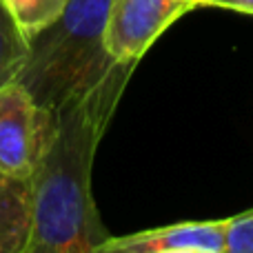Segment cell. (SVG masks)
Wrapping results in <instances>:
<instances>
[{
    "mask_svg": "<svg viewBox=\"0 0 253 253\" xmlns=\"http://www.w3.org/2000/svg\"><path fill=\"white\" fill-rule=\"evenodd\" d=\"M135 65L53 111V126L31 175L34 227L27 253H98L111 236L91 191L96 149Z\"/></svg>",
    "mask_w": 253,
    "mask_h": 253,
    "instance_id": "1",
    "label": "cell"
},
{
    "mask_svg": "<svg viewBox=\"0 0 253 253\" xmlns=\"http://www.w3.org/2000/svg\"><path fill=\"white\" fill-rule=\"evenodd\" d=\"M109 2L69 0L58 20L29 40V53L16 80L42 109H60L105 83L123 65L105 42Z\"/></svg>",
    "mask_w": 253,
    "mask_h": 253,
    "instance_id": "2",
    "label": "cell"
},
{
    "mask_svg": "<svg viewBox=\"0 0 253 253\" xmlns=\"http://www.w3.org/2000/svg\"><path fill=\"white\" fill-rule=\"evenodd\" d=\"M53 126V111L31 98L18 80L0 87V171L31 180Z\"/></svg>",
    "mask_w": 253,
    "mask_h": 253,
    "instance_id": "3",
    "label": "cell"
},
{
    "mask_svg": "<svg viewBox=\"0 0 253 253\" xmlns=\"http://www.w3.org/2000/svg\"><path fill=\"white\" fill-rule=\"evenodd\" d=\"M200 7V0H111L105 42L118 62H133L178 18Z\"/></svg>",
    "mask_w": 253,
    "mask_h": 253,
    "instance_id": "4",
    "label": "cell"
},
{
    "mask_svg": "<svg viewBox=\"0 0 253 253\" xmlns=\"http://www.w3.org/2000/svg\"><path fill=\"white\" fill-rule=\"evenodd\" d=\"M229 218L178 222L129 236H109L98 253H227Z\"/></svg>",
    "mask_w": 253,
    "mask_h": 253,
    "instance_id": "5",
    "label": "cell"
},
{
    "mask_svg": "<svg viewBox=\"0 0 253 253\" xmlns=\"http://www.w3.org/2000/svg\"><path fill=\"white\" fill-rule=\"evenodd\" d=\"M34 227L29 180L0 171V253H27Z\"/></svg>",
    "mask_w": 253,
    "mask_h": 253,
    "instance_id": "6",
    "label": "cell"
},
{
    "mask_svg": "<svg viewBox=\"0 0 253 253\" xmlns=\"http://www.w3.org/2000/svg\"><path fill=\"white\" fill-rule=\"evenodd\" d=\"M29 53V40L20 31L7 0H0V87L18 78Z\"/></svg>",
    "mask_w": 253,
    "mask_h": 253,
    "instance_id": "7",
    "label": "cell"
},
{
    "mask_svg": "<svg viewBox=\"0 0 253 253\" xmlns=\"http://www.w3.org/2000/svg\"><path fill=\"white\" fill-rule=\"evenodd\" d=\"M7 4L25 38L31 40L44 27L58 20V16L65 11L69 0H7Z\"/></svg>",
    "mask_w": 253,
    "mask_h": 253,
    "instance_id": "8",
    "label": "cell"
},
{
    "mask_svg": "<svg viewBox=\"0 0 253 253\" xmlns=\"http://www.w3.org/2000/svg\"><path fill=\"white\" fill-rule=\"evenodd\" d=\"M227 253H253V209L229 218Z\"/></svg>",
    "mask_w": 253,
    "mask_h": 253,
    "instance_id": "9",
    "label": "cell"
},
{
    "mask_svg": "<svg viewBox=\"0 0 253 253\" xmlns=\"http://www.w3.org/2000/svg\"><path fill=\"white\" fill-rule=\"evenodd\" d=\"M200 7L229 9V11L249 13V16H253V0H200Z\"/></svg>",
    "mask_w": 253,
    "mask_h": 253,
    "instance_id": "10",
    "label": "cell"
}]
</instances>
